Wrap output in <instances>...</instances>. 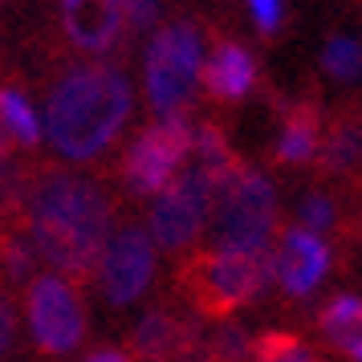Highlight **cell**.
<instances>
[{"label": "cell", "mask_w": 362, "mask_h": 362, "mask_svg": "<svg viewBox=\"0 0 362 362\" xmlns=\"http://www.w3.org/2000/svg\"><path fill=\"white\" fill-rule=\"evenodd\" d=\"M8 220H17L33 240L37 261L69 281H86L115 232V199L94 175L41 167L21 183Z\"/></svg>", "instance_id": "6da1fadb"}, {"label": "cell", "mask_w": 362, "mask_h": 362, "mask_svg": "<svg viewBox=\"0 0 362 362\" xmlns=\"http://www.w3.org/2000/svg\"><path fill=\"white\" fill-rule=\"evenodd\" d=\"M134 115V90L127 74L106 62L69 66L45 102V139L62 159L90 163L118 143Z\"/></svg>", "instance_id": "7a4b0ae2"}, {"label": "cell", "mask_w": 362, "mask_h": 362, "mask_svg": "<svg viewBox=\"0 0 362 362\" xmlns=\"http://www.w3.org/2000/svg\"><path fill=\"white\" fill-rule=\"evenodd\" d=\"M273 277V248L232 252V248H196L180 264V289L187 305L204 317H228L264 293Z\"/></svg>", "instance_id": "3957f363"}, {"label": "cell", "mask_w": 362, "mask_h": 362, "mask_svg": "<svg viewBox=\"0 0 362 362\" xmlns=\"http://www.w3.org/2000/svg\"><path fill=\"white\" fill-rule=\"evenodd\" d=\"M208 228H212V248H232V252L269 248L273 232H277V192H273V183L248 163H236L216 183Z\"/></svg>", "instance_id": "277c9868"}, {"label": "cell", "mask_w": 362, "mask_h": 362, "mask_svg": "<svg viewBox=\"0 0 362 362\" xmlns=\"http://www.w3.org/2000/svg\"><path fill=\"white\" fill-rule=\"evenodd\" d=\"M204 69V29L196 21H175L155 33L147 49V98L159 118H175L196 98Z\"/></svg>", "instance_id": "5b68a950"}, {"label": "cell", "mask_w": 362, "mask_h": 362, "mask_svg": "<svg viewBox=\"0 0 362 362\" xmlns=\"http://www.w3.org/2000/svg\"><path fill=\"white\" fill-rule=\"evenodd\" d=\"M25 322L33 334V346L49 358H66L86 338V301L78 281L62 273H45L25 285Z\"/></svg>", "instance_id": "8992f818"}, {"label": "cell", "mask_w": 362, "mask_h": 362, "mask_svg": "<svg viewBox=\"0 0 362 362\" xmlns=\"http://www.w3.org/2000/svg\"><path fill=\"white\" fill-rule=\"evenodd\" d=\"M192 131L196 127L187 122V115L159 118L147 131H139L122 155V167H118L122 187L131 196H159L192 159Z\"/></svg>", "instance_id": "52a82bcc"}, {"label": "cell", "mask_w": 362, "mask_h": 362, "mask_svg": "<svg viewBox=\"0 0 362 362\" xmlns=\"http://www.w3.org/2000/svg\"><path fill=\"white\" fill-rule=\"evenodd\" d=\"M212 199H216V180L208 171H199V167L180 171L155 196V208H151V240H155V248L187 252L204 236L208 220H212Z\"/></svg>", "instance_id": "ba28073f"}, {"label": "cell", "mask_w": 362, "mask_h": 362, "mask_svg": "<svg viewBox=\"0 0 362 362\" xmlns=\"http://www.w3.org/2000/svg\"><path fill=\"white\" fill-rule=\"evenodd\" d=\"M98 285L102 297L110 305H131L147 293V285L155 281V240L147 228L127 224V228L110 232V240L98 257Z\"/></svg>", "instance_id": "9c48e42d"}, {"label": "cell", "mask_w": 362, "mask_h": 362, "mask_svg": "<svg viewBox=\"0 0 362 362\" xmlns=\"http://www.w3.org/2000/svg\"><path fill=\"white\" fill-rule=\"evenodd\" d=\"M329 273V245L313 232L289 228L281 232V245L273 252V277L281 281V289L289 297H310Z\"/></svg>", "instance_id": "30bf717a"}, {"label": "cell", "mask_w": 362, "mask_h": 362, "mask_svg": "<svg viewBox=\"0 0 362 362\" xmlns=\"http://www.w3.org/2000/svg\"><path fill=\"white\" fill-rule=\"evenodd\" d=\"M57 13H62L66 41L78 53H90V57L118 49V41L127 33L115 0H57Z\"/></svg>", "instance_id": "8fae6325"}, {"label": "cell", "mask_w": 362, "mask_h": 362, "mask_svg": "<svg viewBox=\"0 0 362 362\" xmlns=\"http://www.w3.org/2000/svg\"><path fill=\"white\" fill-rule=\"evenodd\" d=\"M196 322L175 310H151L131 334V362H187L196 354Z\"/></svg>", "instance_id": "7c38bea8"}, {"label": "cell", "mask_w": 362, "mask_h": 362, "mask_svg": "<svg viewBox=\"0 0 362 362\" xmlns=\"http://www.w3.org/2000/svg\"><path fill=\"white\" fill-rule=\"evenodd\" d=\"M199 86L212 102H240L257 86V57L236 41H220L199 69Z\"/></svg>", "instance_id": "4fadbf2b"}, {"label": "cell", "mask_w": 362, "mask_h": 362, "mask_svg": "<svg viewBox=\"0 0 362 362\" xmlns=\"http://www.w3.org/2000/svg\"><path fill=\"white\" fill-rule=\"evenodd\" d=\"M322 131H326V118L313 102H293L285 106L281 115V134H277V163L293 167V163H310L317 155V143H322Z\"/></svg>", "instance_id": "5bb4252c"}, {"label": "cell", "mask_w": 362, "mask_h": 362, "mask_svg": "<svg viewBox=\"0 0 362 362\" xmlns=\"http://www.w3.org/2000/svg\"><path fill=\"white\" fill-rule=\"evenodd\" d=\"M317 167L329 171V175H354L362 167V115H342L322 131Z\"/></svg>", "instance_id": "9a60e30c"}, {"label": "cell", "mask_w": 362, "mask_h": 362, "mask_svg": "<svg viewBox=\"0 0 362 362\" xmlns=\"http://www.w3.org/2000/svg\"><path fill=\"white\" fill-rule=\"evenodd\" d=\"M317 326L334 350H342L350 362H362V297H334L326 310L317 313Z\"/></svg>", "instance_id": "2e32d148"}, {"label": "cell", "mask_w": 362, "mask_h": 362, "mask_svg": "<svg viewBox=\"0 0 362 362\" xmlns=\"http://www.w3.org/2000/svg\"><path fill=\"white\" fill-rule=\"evenodd\" d=\"M0 273L8 285H29L37 273V248L17 220H8L0 232Z\"/></svg>", "instance_id": "e0dca14e"}, {"label": "cell", "mask_w": 362, "mask_h": 362, "mask_svg": "<svg viewBox=\"0 0 362 362\" xmlns=\"http://www.w3.org/2000/svg\"><path fill=\"white\" fill-rule=\"evenodd\" d=\"M0 127H4V134H8L13 143H21V147H37V143H41V118H37V110L25 102V94L13 90V86H0Z\"/></svg>", "instance_id": "ac0fdd59"}, {"label": "cell", "mask_w": 362, "mask_h": 362, "mask_svg": "<svg viewBox=\"0 0 362 362\" xmlns=\"http://www.w3.org/2000/svg\"><path fill=\"white\" fill-rule=\"evenodd\" d=\"M248 362H322V354L305 346L297 334H261V338H252V358Z\"/></svg>", "instance_id": "d6986e66"}, {"label": "cell", "mask_w": 362, "mask_h": 362, "mask_svg": "<svg viewBox=\"0 0 362 362\" xmlns=\"http://www.w3.org/2000/svg\"><path fill=\"white\" fill-rule=\"evenodd\" d=\"M297 228H305L326 240L329 232L338 228V204L326 192H310V196L301 199V208H297Z\"/></svg>", "instance_id": "ffe728a7"}, {"label": "cell", "mask_w": 362, "mask_h": 362, "mask_svg": "<svg viewBox=\"0 0 362 362\" xmlns=\"http://www.w3.org/2000/svg\"><path fill=\"white\" fill-rule=\"evenodd\" d=\"M322 69L338 82H354L362 74V49L350 41V37H329L326 53H322Z\"/></svg>", "instance_id": "44dd1931"}, {"label": "cell", "mask_w": 362, "mask_h": 362, "mask_svg": "<svg viewBox=\"0 0 362 362\" xmlns=\"http://www.w3.org/2000/svg\"><path fill=\"white\" fill-rule=\"evenodd\" d=\"M252 358V338L240 326L216 329L204 346V362H248Z\"/></svg>", "instance_id": "7402d4cb"}, {"label": "cell", "mask_w": 362, "mask_h": 362, "mask_svg": "<svg viewBox=\"0 0 362 362\" xmlns=\"http://www.w3.org/2000/svg\"><path fill=\"white\" fill-rule=\"evenodd\" d=\"M115 8L122 13V25L134 33H143L159 21V0H115Z\"/></svg>", "instance_id": "603a6c76"}, {"label": "cell", "mask_w": 362, "mask_h": 362, "mask_svg": "<svg viewBox=\"0 0 362 362\" xmlns=\"http://www.w3.org/2000/svg\"><path fill=\"white\" fill-rule=\"evenodd\" d=\"M13 338H17V305H13V297L0 289V358L13 350Z\"/></svg>", "instance_id": "cb8c5ba5"}, {"label": "cell", "mask_w": 362, "mask_h": 362, "mask_svg": "<svg viewBox=\"0 0 362 362\" xmlns=\"http://www.w3.org/2000/svg\"><path fill=\"white\" fill-rule=\"evenodd\" d=\"M252 4V13H257V25H261L264 33H273L281 25V0H248Z\"/></svg>", "instance_id": "d4e9b609"}, {"label": "cell", "mask_w": 362, "mask_h": 362, "mask_svg": "<svg viewBox=\"0 0 362 362\" xmlns=\"http://www.w3.org/2000/svg\"><path fill=\"white\" fill-rule=\"evenodd\" d=\"M13 180V139L4 134V127H0V187Z\"/></svg>", "instance_id": "484cf974"}, {"label": "cell", "mask_w": 362, "mask_h": 362, "mask_svg": "<svg viewBox=\"0 0 362 362\" xmlns=\"http://www.w3.org/2000/svg\"><path fill=\"white\" fill-rule=\"evenodd\" d=\"M82 362H131L127 350H94V354H86Z\"/></svg>", "instance_id": "4316f807"}]
</instances>
